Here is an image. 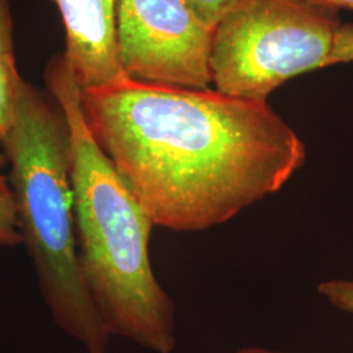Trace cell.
<instances>
[{"instance_id": "6da1fadb", "label": "cell", "mask_w": 353, "mask_h": 353, "mask_svg": "<svg viewBox=\"0 0 353 353\" xmlns=\"http://www.w3.org/2000/svg\"><path fill=\"white\" fill-rule=\"evenodd\" d=\"M89 130L154 227L202 232L278 192L306 160L267 101L121 79L81 88Z\"/></svg>"}, {"instance_id": "7a4b0ae2", "label": "cell", "mask_w": 353, "mask_h": 353, "mask_svg": "<svg viewBox=\"0 0 353 353\" xmlns=\"http://www.w3.org/2000/svg\"><path fill=\"white\" fill-rule=\"evenodd\" d=\"M43 79L70 126L77 256L90 297L112 336L172 353L176 306L152 270L154 224L92 135L64 52L48 62Z\"/></svg>"}, {"instance_id": "3957f363", "label": "cell", "mask_w": 353, "mask_h": 353, "mask_svg": "<svg viewBox=\"0 0 353 353\" xmlns=\"http://www.w3.org/2000/svg\"><path fill=\"white\" fill-rule=\"evenodd\" d=\"M0 147L10 164L7 181L23 245L54 322L87 353H106L112 335L77 256L71 134L62 106L23 80L14 119Z\"/></svg>"}, {"instance_id": "277c9868", "label": "cell", "mask_w": 353, "mask_h": 353, "mask_svg": "<svg viewBox=\"0 0 353 353\" xmlns=\"http://www.w3.org/2000/svg\"><path fill=\"white\" fill-rule=\"evenodd\" d=\"M341 26L339 11L313 0H239L214 28V89L267 101L287 80L325 68Z\"/></svg>"}, {"instance_id": "5b68a950", "label": "cell", "mask_w": 353, "mask_h": 353, "mask_svg": "<svg viewBox=\"0 0 353 353\" xmlns=\"http://www.w3.org/2000/svg\"><path fill=\"white\" fill-rule=\"evenodd\" d=\"M212 36L214 28L188 0L117 3L118 59L130 79L181 88H210Z\"/></svg>"}, {"instance_id": "8992f818", "label": "cell", "mask_w": 353, "mask_h": 353, "mask_svg": "<svg viewBox=\"0 0 353 353\" xmlns=\"http://www.w3.org/2000/svg\"><path fill=\"white\" fill-rule=\"evenodd\" d=\"M61 13L64 55L81 88L127 77L118 59L115 16L118 0H49Z\"/></svg>"}, {"instance_id": "52a82bcc", "label": "cell", "mask_w": 353, "mask_h": 353, "mask_svg": "<svg viewBox=\"0 0 353 353\" xmlns=\"http://www.w3.org/2000/svg\"><path fill=\"white\" fill-rule=\"evenodd\" d=\"M21 83L16 65L10 0H0V143L14 119ZM0 183H8L1 174Z\"/></svg>"}, {"instance_id": "ba28073f", "label": "cell", "mask_w": 353, "mask_h": 353, "mask_svg": "<svg viewBox=\"0 0 353 353\" xmlns=\"http://www.w3.org/2000/svg\"><path fill=\"white\" fill-rule=\"evenodd\" d=\"M21 243L12 190L8 183H0V248H14Z\"/></svg>"}, {"instance_id": "9c48e42d", "label": "cell", "mask_w": 353, "mask_h": 353, "mask_svg": "<svg viewBox=\"0 0 353 353\" xmlns=\"http://www.w3.org/2000/svg\"><path fill=\"white\" fill-rule=\"evenodd\" d=\"M318 293L334 307L353 314V280H328L318 285Z\"/></svg>"}, {"instance_id": "30bf717a", "label": "cell", "mask_w": 353, "mask_h": 353, "mask_svg": "<svg viewBox=\"0 0 353 353\" xmlns=\"http://www.w3.org/2000/svg\"><path fill=\"white\" fill-rule=\"evenodd\" d=\"M353 62V24H341L325 67Z\"/></svg>"}, {"instance_id": "8fae6325", "label": "cell", "mask_w": 353, "mask_h": 353, "mask_svg": "<svg viewBox=\"0 0 353 353\" xmlns=\"http://www.w3.org/2000/svg\"><path fill=\"white\" fill-rule=\"evenodd\" d=\"M239 0H188L192 10L210 26H214Z\"/></svg>"}, {"instance_id": "7c38bea8", "label": "cell", "mask_w": 353, "mask_h": 353, "mask_svg": "<svg viewBox=\"0 0 353 353\" xmlns=\"http://www.w3.org/2000/svg\"><path fill=\"white\" fill-rule=\"evenodd\" d=\"M313 1L330 8H334L336 11H339L341 8L353 11V0H313Z\"/></svg>"}, {"instance_id": "4fadbf2b", "label": "cell", "mask_w": 353, "mask_h": 353, "mask_svg": "<svg viewBox=\"0 0 353 353\" xmlns=\"http://www.w3.org/2000/svg\"><path fill=\"white\" fill-rule=\"evenodd\" d=\"M234 353H287L281 352V351H274V350H268V348H262V347H245L241 348Z\"/></svg>"}]
</instances>
